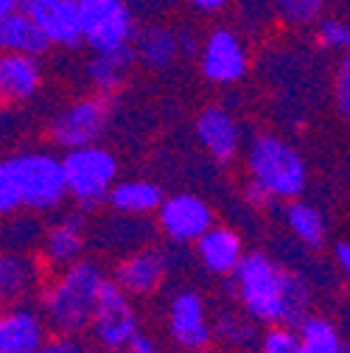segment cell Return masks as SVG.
<instances>
[{
	"label": "cell",
	"instance_id": "cell-1",
	"mask_svg": "<svg viewBox=\"0 0 350 353\" xmlns=\"http://www.w3.org/2000/svg\"><path fill=\"white\" fill-rule=\"evenodd\" d=\"M230 278L244 314L255 325H300L311 314L309 286L267 252H244Z\"/></svg>",
	"mask_w": 350,
	"mask_h": 353
},
{
	"label": "cell",
	"instance_id": "cell-2",
	"mask_svg": "<svg viewBox=\"0 0 350 353\" xmlns=\"http://www.w3.org/2000/svg\"><path fill=\"white\" fill-rule=\"evenodd\" d=\"M104 278L107 275L101 272L99 263L84 258L59 270L39 289V308L45 312L42 320H45L48 331L65 334V336L87 334Z\"/></svg>",
	"mask_w": 350,
	"mask_h": 353
},
{
	"label": "cell",
	"instance_id": "cell-3",
	"mask_svg": "<svg viewBox=\"0 0 350 353\" xmlns=\"http://www.w3.org/2000/svg\"><path fill=\"white\" fill-rule=\"evenodd\" d=\"M3 168L20 194V205L31 213L54 210L68 196L62 160L54 154H45V152L14 154L3 163Z\"/></svg>",
	"mask_w": 350,
	"mask_h": 353
},
{
	"label": "cell",
	"instance_id": "cell-4",
	"mask_svg": "<svg viewBox=\"0 0 350 353\" xmlns=\"http://www.w3.org/2000/svg\"><path fill=\"white\" fill-rule=\"evenodd\" d=\"M249 171L275 199H297L305 188V163L297 149L275 135H258L249 146Z\"/></svg>",
	"mask_w": 350,
	"mask_h": 353
},
{
	"label": "cell",
	"instance_id": "cell-5",
	"mask_svg": "<svg viewBox=\"0 0 350 353\" xmlns=\"http://www.w3.org/2000/svg\"><path fill=\"white\" fill-rule=\"evenodd\" d=\"M62 174L68 194L76 199V208L81 213L96 210L107 202V191L118 176V160L101 146L68 149V154L62 157Z\"/></svg>",
	"mask_w": 350,
	"mask_h": 353
},
{
	"label": "cell",
	"instance_id": "cell-6",
	"mask_svg": "<svg viewBox=\"0 0 350 353\" xmlns=\"http://www.w3.org/2000/svg\"><path fill=\"white\" fill-rule=\"evenodd\" d=\"M141 331V314L132 297L123 294L112 278H104L96 312L87 325V334L99 347H126L132 336Z\"/></svg>",
	"mask_w": 350,
	"mask_h": 353
},
{
	"label": "cell",
	"instance_id": "cell-7",
	"mask_svg": "<svg viewBox=\"0 0 350 353\" xmlns=\"http://www.w3.org/2000/svg\"><path fill=\"white\" fill-rule=\"evenodd\" d=\"M81 42L96 54L129 46L135 37V23L123 0H76Z\"/></svg>",
	"mask_w": 350,
	"mask_h": 353
},
{
	"label": "cell",
	"instance_id": "cell-8",
	"mask_svg": "<svg viewBox=\"0 0 350 353\" xmlns=\"http://www.w3.org/2000/svg\"><path fill=\"white\" fill-rule=\"evenodd\" d=\"M168 339L177 345V350H194V347H210L213 328L207 317V305L199 292L183 289L168 303Z\"/></svg>",
	"mask_w": 350,
	"mask_h": 353
},
{
	"label": "cell",
	"instance_id": "cell-9",
	"mask_svg": "<svg viewBox=\"0 0 350 353\" xmlns=\"http://www.w3.org/2000/svg\"><path fill=\"white\" fill-rule=\"evenodd\" d=\"M17 12H23L48 46L76 48L81 46V23L76 0H17Z\"/></svg>",
	"mask_w": 350,
	"mask_h": 353
},
{
	"label": "cell",
	"instance_id": "cell-10",
	"mask_svg": "<svg viewBox=\"0 0 350 353\" xmlns=\"http://www.w3.org/2000/svg\"><path fill=\"white\" fill-rule=\"evenodd\" d=\"M107 99H84L62 110L54 123L51 135L65 149H81V146H96V141L107 129Z\"/></svg>",
	"mask_w": 350,
	"mask_h": 353
},
{
	"label": "cell",
	"instance_id": "cell-11",
	"mask_svg": "<svg viewBox=\"0 0 350 353\" xmlns=\"http://www.w3.org/2000/svg\"><path fill=\"white\" fill-rule=\"evenodd\" d=\"M157 225L174 244H194L207 228H213V210L194 194L163 196L157 208Z\"/></svg>",
	"mask_w": 350,
	"mask_h": 353
},
{
	"label": "cell",
	"instance_id": "cell-12",
	"mask_svg": "<svg viewBox=\"0 0 350 353\" xmlns=\"http://www.w3.org/2000/svg\"><path fill=\"white\" fill-rule=\"evenodd\" d=\"M168 275V255L160 247H141L132 250L115 270V283L129 297H152L160 292Z\"/></svg>",
	"mask_w": 350,
	"mask_h": 353
},
{
	"label": "cell",
	"instance_id": "cell-13",
	"mask_svg": "<svg viewBox=\"0 0 350 353\" xmlns=\"http://www.w3.org/2000/svg\"><path fill=\"white\" fill-rule=\"evenodd\" d=\"M51 336L45 320L28 303L0 312V353H39Z\"/></svg>",
	"mask_w": 350,
	"mask_h": 353
},
{
	"label": "cell",
	"instance_id": "cell-14",
	"mask_svg": "<svg viewBox=\"0 0 350 353\" xmlns=\"http://www.w3.org/2000/svg\"><path fill=\"white\" fill-rule=\"evenodd\" d=\"M202 73L216 84H233L247 73V51L233 31L218 28L207 37L202 51Z\"/></svg>",
	"mask_w": 350,
	"mask_h": 353
},
{
	"label": "cell",
	"instance_id": "cell-15",
	"mask_svg": "<svg viewBox=\"0 0 350 353\" xmlns=\"http://www.w3.org/2000/svg\"><path fill=\"white\" fill-rule=\"evenodd\" d=\"M84 213L76 210L70 216H65L62 222H56L48 233H42V261L39 263H48L54 272L70 267L84 255Z\"/></svg>",
	"mask_w": 350,
	"mask_h": 353
},
{
	"label": "cell",
	"instance_id": "cell-16",
	"mask_svg": "<svg viewBox=\"0 0 350 353\" xmlns=\"http://www.w3.org/2000/svg\"><path fill=\"white\" fill-rule=\"evenodd\" d=\"M42 283V263L31 252L0 250V303H25Z\"/></svg>",
	"mask_w": 350,
	"mask_h": 353
},
{
	"label": "cell",
	"instance_id": "cell-17",
	"mask_svg": "<svg viewBox=\"0 0 350 353\" xmlns=\"http://www.w3.org/2000/svg\"><path fill=\"white\" fill-rule=\"evenodd\" d=\"M196 255L199 263L218 278H230L238 267V261L244 258V241L236 230L230 228H207L196 241Z\"/></svg>",
	"mask_w": 350,
	"mask_h": 353
},
{
	"label": "cell",
	"instance_id": "cell-18",
	"mask_svg": "<svg viewBox=\"0 0 350 353\" xmlns=\"http://www.w3.org/2000/svg\"><path fill=\"white\" fill-rule=\"evenodd\" d=\"M196 138L218 163H230L238 152V123L227 110L207 107L196 118Z\"/></svg>",
	"mask_w": 350,
	"mask_h": 353
},
{
	"label": "cell",
	"instance_id": "cell-19",
	"mask_svg": "<svg viewBox=\"0 0 350 353\" xmlns=\"http://www.w3.org/2000/svg\"><path fill=\"white\" fill-rule=\"evenodd\" d=\"M42 70L37 57L25 54H0V99L23 101L39 90Z\"/></svg>",
	"mask_w": 350,
	"mask_h": 353
},
{
	"label": "cell",
	"instance_id": "cell-20",
	"mask_svg": "<svg viewBox=\"0 0 350 353\" xmlns=\"http://www.w3.org/2000/svg\"><path fill=\"white\" fill-rule=\"evenodd\" d=\"M48 48V39L39 34V28L23 12L14 9L6 17H0V54L42 57Z\"/></svg>",
	"mask_w": 350,
	"mask_h": 353
},
{
	"label": "cell",
	"instance_id": "cell-21",
	"mask_svg": "<svg viewBox=\"0 0 350 353\" xmlns=\"http://www.w3.org/2000/svg\"><path fill=\"white\" fill-rule=\"evenodd\" d=\"M135 59L138 57H135L132 46H121L115 51H101V54H96V59L90 65H87V76H90L96 90H101V96H107L123 84L129 70L135 68Z\"/></svg>",
	"mask_w": 350,
	"mask_h": 353
},
{
	"label": "cell",
	"instance_id": "cell-22",
	"mask_svg": "<svg viewBox=\"0 0 350 353\" xmlns=\"http://www.w3.org/2000/svg\"><path fill=\"white\" fill-rule=\"evenodd\" d=\"M163 202V191L154 183L132 180V183H115L107 191V205L123 216H143L157 210Z\"/></svg>",
	"mask_w": 350,
	"mask_h": 353
},
{
	"label": "cell",
	"instance_id": "cell-23",
	"mask_svg": "<svg viewBox=\"0 0 350 353\" xmlns=\"http://www.w3.org/2000/svg\"><path fill=\"white\" fill-rule=\"evenodd\" d=\"M297 353H347V347L336 323L320 314H309L297 325Z\"/></svg>",
	"mask_w": 350,
	"mask_h": 353
},
{
	"label": "cell",
	"instance_id": "cell-24",
	"mask_svg": "<svg viewBox=\"0 0 350 353\" xmlns=\"http://www.w3.org/2000/svg\"><path fill=\"white\" fill-rule=\"evenodd\" d=\"M177 54H180L177 34L168 31V28L143 31L141 39H138V51H135V57H141L149 70H165L168 65H174Z\"/></svg>",
	"mask_w": 350,
	"mask_h": 353
},
{
	"label": "cell",
	"instance_id": "cell-25",
	"mask_svg": "<svg viewBox=\"0 0 350 353\" xmlns=\"http://www.w3.org/2000/svg\"><path fill=\"white\" fill-rule=\"evenodd\" d=\"M286 228L305 244V247H322L325 241V219L322 213L309 202H289L286 205Z\"/></svg>",
	"mask_w": 350,
	"mask_h": 353
},
{
	"label": "cell",
	"instance_id": "cell-26",
	"mask_svg": "<svg viewBox=\"0 0 350 353\" xmlns=\"http://www.w3.org/2000/svg\"><path fill=\"white\" fill-rule=\"evenodd\" d=\"M213 328V339H218L222 345L233 347V350H249L258 342V325L247 317V314H236V312H222L216 323H210Z\"/></svg>",
	"mask_w": 350,
	"mask_h": 353
},
{
	"label": "cell",
	"instance_id": "cell-27",
	"mask_svg": "<svg viewBox=\"0 0 350 353\" xmlns=\"http://www.w3.org/2000/svg\"><path fill=\"white\" fill-rule=\"evenodd\" d=\"M42 241V228L34 216H17L12 213V219L6 225H0V250L9 252H31L37 244Z\"/></svg>",
	"mask_w": 350,
	"mask_h": 353
},
{
	"label": "cell",
	"instance_id": "cell-28",
	"mask_svg": "<svg viewBox=\"0 0 350 353\" xmlns=\"http://www.w3.org/2000/svg\"><path fill=\"white\" fill-rule=\"evenodd\" d=\"M255 347L258 353H297V325H264Z\"/></svg>",
	"mask_w": 350,
	"mask_h": 353
},
{
	"label": "cell",
	"instance_id": "cell-29",
	"mask_svg": "<svg viewBox=\"0 0 350 353\" xmlns=\"http://www.w3.org/2000/svg\"><path fill=\"white\" fill-rule=\"evenodd\" d=\"M322 6H325V0H278V9L283 14V20L291 26L314 23L320 17Z\"/></svg>",
	"mask_w": 350,
	"mask_h": 353
},
{
	"label": "cell",
	"instance_id": "cell-30",
	"mask_svg": "<svg viewBox=\"0 0 350 353\" xmlns=\"http://www.w3.org/2000/svg\"><path fill=\"white\" fill-rule=\"evenodd\" d=\"M317 37L325 48H347V42H350V28L344 20H336V17H325L317 28Z\"/></svg>",
	"mask_w": 350,
	"mask_h": 353
},
{
	"label": "cell",
	"instance_id": "cell-31",
	"mask_svg": "<svg viewBox=\"0 0 350 353\" xmlns=\"http://www.w3.org/2000/svg\"><path fill=\"white\" fill-rule=\"evenodd\" d=\"M39 353H93L90 345L81 342L79 336H65V334H54L45 339Z\"/></svg>",
	"mask_w": 350,
	"mask_h": 353
},
{
	"label": "cell",
	"instance_id": "cell-32",
	"mask_svg": "<svg viewBox=\"0 0 350 353\" xmlns=\"http://www.w3.org/2000/svg\"><path fill=\"white\" fill-rule=\"evenodd\" d=\"M23 205H20V194L14 188V183L6 176V168H3V180H0V216H12V213H20Z\"/></svg>",
	"mask_w": 350,
	"mask_h": 353
},
{
	"label": "cell",
	"instance_id": "cell-33",
	"mask_svg": "<svg viewBox=\"0 0 350 353\" xmlns=\"http://www.w3.org/2000/svg\"><path fill=\"white\" fill-rule=\"evenodd\" d=\"M336 107L347 118L350 115V62L344 59L336 73Z\"/></svg>",
	"mask_w": 350,
	"mask_h": 353
},
{
	"label": "cell",
	"instance_id": "cell-34",
	"mask_svg": "<svg viewBox=\"0 0 350 353\" xmlns=\"http://www.w3.org/2000/svg\"><path fill=\"white\" fill-rule=\"evenodd\" d=\"M244 196H247V202L252 205V208H260V210H267V208H275V196L264 188V185H258L255 180L252 183H247V188H244Z\"/></svg>",
	"mask_w": 350,
	"mask_h": 353
},
{
	"label": "cell",
	"instance_id": "cell-35",
	"mask_svg": "<svg viewBox=\"0 0 350 353\" xmlns=\"http://www.w3.org/2000/svg\"><path fill=\"white\" fill-rule=\"evenodd\" d=\"M126 350H129V353H163V347L157 345V339L149 336V334H143V331H138V334L132 336V342L126 345Z\"/></svg>",
	"mask_w": 350,
	"mask_h": 353
},
{
	"label": "cell",
	"instance_id": "cell-36",
	"mask_svg": "<svg viewBox=\"0 0 350 353\" xmlns=\"http://www.w3.org/2000/svg\"><path fill=\"white\" fill-rule=\"evenodd\" d=\"M333 261L339 263L342 272L350 270V244H347V241H336V247H333Z\"/></svg>",
	"mask_w": 350,
	"mask_h": 353
},
{
	"label": "cell",
	"instance_id": "cell-37",
	"mask_svg": "<svg viewBox=\"0 0 350 353\" xmlns=\"http://www.w3.org/2000/svg\"><path fill=\"white\" fill-rule=\"evenodd\" d=\"M177 48H180L183 54L194 57V54H196V37H194L191 31H180V37H177Z\"/></svg>",
	"mask_w": 350,
	"mask_h": 353
},
{
	"label": "cell",
	"instance_id": "cell-38",
	"mask_svg": "<svg viewBox=\"0 0 350 353\" xmlns=\"http://www.w3.org/2000/svg\"><path fill=\"white\" fill-rule=\"evenodd\" d=\"M191 3H194L199 12H218V9H225L227 0H191Z\"/></svg>",
	"mask_w": 350,
	"mask_h": 353
},
{
	"label": "cell",
	"instance_id": "cell-39",
	"mask_svg": "<svg viewBox=\"0 0 350 353\" xmlns=\"http://www.w3.org/2000/svg\"><path fill=\"white\" fill-rule=\"evenodd\" d=\"M14 9H17V0H0V17H6Z\"/></svg>",
	"mask_w": 350,
	"mask_h": 353
},
{
	"label": "cell",
	"instance_id": "cell-40",
	"mask_svg": "<svg viewBox=\"0 0 350 353\" xmlns=\"http://www.w3.org/2000/svg\"><path fill=\"white\" fill-rule=\"evenodd\" d=\"M180 353H216L213 347H194V350H180Z\"/></svg>",
	"mask_w": 350,
	"mask_h": 353
},
{
	"label": "cell",
	"instance_id": "cell-41",
	"mask_svg": "<svg viewBox=\"0 0 350 353\" xmlns=\"http://www.w3.org/2000/svg\"><path fill=\"white\" fill-rule=\"evenodd\" d=\"M101 353H129L126 347H101Z\"/></svg>",
	"mask_w": 350,
	"mask_h": 353
},
{
	"label": "cell",
	"instance_id": "cell-42",
	"mask_svg": "<svg viewBox=\"0 0 350 353\" xmlns=\"http://www.w3.org/2000/svg\"><path fill=\"white\" fill-rule=\"evenodd\" d=\"M0 180H3V163H0Z\"/></svg>",
	"mask_w": 350,
	"mask_h": 353
},
{
	"label": "cell",
	"instance_id": "cell-43",
	"mask_svg": "<svg viewBox=\"0 0 350 353\" xmlns=\"http://www.w3.org/2000/svg\"><path fill=\"white\" fill-rule=\"evenodd\" d=\"M0 312H3V303H0Z\"/></svg>",
	"mask_w": 350,
	"mask_h": 353
},
{
	"label": "cell",
	"instance_id": "cell-44",
	"mask_svg": "<svg viewBox=\"0 0 350 353\" xmlns=\"http://www.w3.org/2000/svg\"><path fill=\"white\" fill-rule=\"evenodd\" d=\"M0 101H3V99H0Z\"/></svg>",
	"mask_w": 350,
	"mask_h": 353
}]
</instances>
